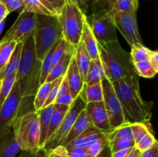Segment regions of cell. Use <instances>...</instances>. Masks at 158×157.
I'll return each instance as SVG.
<instances>
[{
    "label": "cell",
    "mask_w": 158,
    "mask_h": 157,
    "mask_svg": "<svg viewBox=\"0 0 158 157\" xmlns=\"http://www.w3.org/2000/svg\"><path fill=\"white\" fill-rule=\"evenodd\" d=\"M23 99L18 83L15 82L10 93L0 108V140L12 131L14 124L22 112Z\"/></svg>",
    "instance_id": "obj_7"
},
{
    "label": "cell",
    "mask_w": 158,
    "mask_h": 157,
    "mask_svg": "<svg viewBox=\"0 0 158 157\" xmlns=\"http://www.w3.org/2000/svg\"><path fill=\"white\" fill-rule=\"evenodd\" d=\"M5 5L9 13L17 12L19 13L24 12L25 6L22 0H0Z\"/></svg>",
    "instance_id": "obj_40"
},
{
    "label": "cell",
    "mask_w": 158,
    "mask_h": 157,
    "mask_svg": "<svg viewBox=\"0 0 158 157\" xmlns=\"http://www.w3.org/2000/svg\"><path fill=\"white\" fill-rule=\"evenodd\" d=\"M66 77L68 86H69V93H70L73 99L75 100L81 92L85 83L83 80L82 79L80 72L77 69L73 56L70 63H69V68H68L67 72L66 73Z\"/></svg>",
    "instance_id": "obj_14"
},
{
    "label": "cell",
    "mask_w": 158,
    "mask_h": 157,
    "mask_svg": "<svg viewBox=\"0 0 158 157\" xmlns=\"http://www.w3.org/2000/svg\"><path fill=\"white\" fill-rule=\"evenodd\" d=\"M66 1L73 3L75 6H77L80 9V11L86 15L88 10V6H88V1L89 0H66Z\"/></svg>",
    "instance_id": "obj_45"
},
{
    "label": "cell",
    "mask_w": 158,
    "mask_h": 157,
    "mask_svg": "<svg viewBox=\"0 0 158 157\" xmlns=\"http://www.w3.org/2000/svg\"><path fill=\"white\" fill-rule=\"evenodd\" d=\"M86 104L84 100L79 95L75 100L69 106L68 112H66V115L63 118L61 124L59 126L55 133L48 139V141L45 143L43 149L46 152H49L51 149H54L56 146L61 145L63 141L64 140L65 137L68 134L69 131L70 130L71 127L73 125L74 122L76 121L78 117L79 114L81 112L82 110L85 109Z\"/></svg>",
    "instance_id": "obj_9"
},
{
    "label": "cell",
    "mask_w": 158,
    "mask_h": 157,
    "mask_svg": "<svg viewBox=\"0 0 158 157\" xmlns=\"http://www.w3.org/2000/svg\"><path fill=\"white\" fill-rule=\"evenodd\" d=\"M157 142V141L154 137V134L151 132H149L138 143H136L135 147L137 149H139L140 152H144V151L148 150L150 148L152 147Z\"/></svg>",
    "instance_id": "obj_39"
},
{
    "label": "cell",
    "mask_w": 158,
    "mask_h": 157,
    "mask_svg": "<svg viewBox=\"0 0 158 157\" xmlns=\"http://www.w3.org/2000/svg\"><path fill=\"white\" fill-rule=\"evenodd\" d=\"M133 64H134V71L137 75L143 77V78H154L158 72V71L156 70L152 66L149 58L143 60V61L137 62Z\"/></svg>",
    "instance_id": "obj_29"
},
{
    "label": "cell",
    "mask_w": 158,
    "mask_h": 157,
    "mask_svg": "<svg viewBox=\"0 0 158 157\" xmlns=\"http://www.w3.org/2000/svg\"><path fill=\"white\" fill-rule=\"evenodd\" d=\"M69 106H65V105L55 104V103H54L53 111H52V115H51L50 123H49V129H48L47 135H46V143L48 141V139L55 133V132L57 130L59 126H60L63 118H64L65 115H66V112L69 110Z\"/></svg>",
    "instance_id": "obj_22"
},
{
    "label": "cell",
    "mask_w": 158,
    "mask_h": 157,
    "mask_svg": "<svg viewBox=\"0 0 158 157\" xmlns=\"http://www.w3.org/2000/svg\"><path fill=\"white\" fill-rule=\"evenodd\" d=\"M85 111L94 127L106 134L112 131L103 101L86 103Z\"/></svg>",
    "instance_id": "obj_13"
},
{
    "label": "cell",
    "mask_w": 158,
    "mask_h": 157,
    "mask_svg": "<svg viewBox=\"0 0 158 157\" xmlns=\"http://www.w3.org/2000/svg\"><path fill=\"white\" fill-rule=\"evenodd\" d=\"M69 154L72 155H80V156H86V148L80 147H66Z\"/></svg>",
    "instance_id": "obj_48"
},
{
    "label": "cell",
    "mask_w": 158,
    "mask_h": 157,
    "mask_svg": "<svg viewBox=\"0 0 158 157\" xmlns=\"http://www.w3.org/2000/svg\"><path fill=\"white\" fill-rule=\"evenodd\" d=\"M141 152H140L139 149H137V148L134 147V149H133V150L124 157H140L141 156Z\"/></svg>",
    "instance_id": "obj_54"
},
{
    "label": "cell",
    "mask_w": 158,
    "mask_h": 157,
    "mask_svg": "<svg viewBox=\"0 0 158 157\" xmlns=\"http://www.w3.org/2000/svg\"><path fill=\"white\" fill-rule=\"evenodd\" d=\"M108 139L106 134L89 145L86 149V155L89 157H100L103 151L108 146Z\"/></svg>",
    "instance_id": "obj_32"
},
{
    "label": "cell",
    "mask_w": 158,
    "mask_h": 157,
    "mask_svg": "<svg viewBox=\"0 0 158 157\" xmlns=\"http://www.w3.org/2000/svg\"><path fill=\"white\" fill-rule=\"evenodd\" d=\"M56 79L52 82H45L43 84L40 85L33 99V109L36 112L43 109L45 102L52 88L56 83Z\"/></svg>",
    "instance_id": "obj_27"
},
{
    "label": "cell",
    "mask_w": 158,
    "mask_h": 157,
    "mask_svg": "<svg viewBox=\"0 0 158 157\" xmlns=\"http://www.w3.org/2000/svg\"><path fill=\"white\" fill-rule=\"evenodd\" d=\"M68 92H69V86H68L67 80H66V75H65L64 77H63V80H62L61 83H60V87H59L58 92H57V97H56V98L62 96V95H65V94L68 93Z\"/></svg>",
    "instance_id": "obj_46"
},
{
    "label": "cell",
    "mask_w": 158,
    "mask_h": 157,
    "mask_svg": "<svg viewBox=\"0 0 158 157\" xmlns=\"http://www.w3.org/2000/svg\"><path fill=\"white\" fill-rule=\"evenodd\" d=\"M25 6V11L35 14L46 15H58L52 5L46 0H22Z\"/></svg>",
    "instance_id": "obj_20"
},
{
    "label": "cell",
    "mask_w": 158,
    "mask_h": 157,
    "mask_svg": "<svg viewBox=\"0 0 158 157\" xmlns=\"http://www.w3.org/2000/svg\"><path fill=\"white\" fill-rule=\"evenodd\" d=\"M35 25V14L24 11L19 13L9 30L6 32L0 42H15L16 43L23 42L26 38L32 35Z\"/></svg>",
    "instance_id": "obj_11"
},
{
    "label": "cell",
    "mask_w": 158,
    "mask_h": 157,
    "mask_svg": "<svg viewBox=\"0 0 158 157\" xmlns=\"http://www.w3.org/2000/svg\"><path fill=\"white\" fill-rule=\"evenodd\" d=\"M135 147V146H134ZM134 147L132 148H129V149H122V150H119L115 152H113L111 153V156L110 157H124L126 156L127 154H129L131 151L133 150Z\"/></svg>",
    "instance_id": "obj_52"
},
{
    "label": "cell",
    "mask_w": 158,
    "mask_h": 157,
    "mask_svg": "<svg viewBox=\"0 0 158 157\" xmlns=\"http://www.w3.org/2000/svg\"><path fill=\"white\" fill-rule=\"evenodd\" d=\"M108 141L112 139H121L134 140L132 129H131V123H126L122 126L113 129L111 132L106 134Z\"/></svg>",
    "instance_id": "obj_31"
},
{
    "label": "cell",
    "mask_w": 158,
    "mask_h": 157,
    "mask_svg": "<svg viewBox=\"0 0 158 157\" xmlns=\"http://www.w3.org/2000/svg\"><path fill=\"white\" fill-rule=\"evenodd\" d=\"M140 157H158V143H155L148 150L141 152Z\"/></svg>",
    "instance_id": "obj_47"
},
{
    "label": "cell",
    "mask_w": 158,
    "mask_h": 157,
    "mask_svg": "<svg viewBox=\"0 0 158 157\" xmlns=\"http://www.w3.org/2000/svg\"><path fill=\"white\" fill-rule=\"evenodd\" d=\"M106 133L99 130L94 126H91L87 129L82 132L79 136L74 139L69 144L65 146V147H80L87 148L89 145L92 144L97 139L103 137Z\"/></svg>",
    "instance_id": "obj_15"
},
{
    "label": "cell",
    "mask_w": 158,
    "mask_h": 157,
    "mask_svg": "<svg viewBox=\"0 0 158 157\" xmlns=\"http://www.w3.org/2000/svg\"><path fill=\"white\" fill-rule=\"evenodd\" d=\"M108 146L110 147L111 153L122 149H129L135 146V142L134 140L121 139H112L109 140Z\"/></svg>",
    "instance_id": "obj_37"
},
{
    "label": "cell",
    "mask_w": 158,
    "mask_h": 157,
    "mask_svg": "<svg viewBox=\"0 0 158 157\" xmlns=\"http://www.w3.org/2000/svg\"><path fill=\"white\" fill-rule=\"evenodd\" d=\"M138 0H117L112 9L110 13H127V12H137L138 9Z\"/></svg>",
    "instance_id": "obj_30"
},
{
    "label": "cell",
    "mask_w": 158,
    "mask_h": 157,
    "mask_svg": "<svg viewBox=\"0 0 158 157\" xmlns=\"http://www.w3.org/2000/svg\"><path fill=\"white\" fill-rule=\"evenodd\" d=\"M47 157H68V152L64 146H56L47 152Z\"/></svg>",
    "instance_id": "obj_42"
},
{
    "label": "cell",
    "mask_w": 158,
    "mask_h": 157,
    "mask_svg": "<svg viewBox=\"0 0 158 157\" xmlns=\"http://www.w3.org/2000/svg\"><path fill=\"white\" fill-rule=\"evenodd\" d=\"M76 50L75 46L69 44L63 38H60L56 45L52 58V66L60 61L68 53H74Z\"/></svg>",
    "instance_id": "obj_28"
},
{
    "label": "cell",
    "mask_w": 158,
    "mask_h": 157,
    "mask_svg": "<svg viewBox=\"0 0 158 157\" xmlns=\"http://www.w3.org/2000/svg\"><path fill=\"white\" fill-rule=\"evenodd\" d=\"M106 78V76L105 75L104 69H103L100 58L91 59L86 79H85V85L89 86V85L101 83Z\"/></svg>",
    "instance_id": "obj_21"
},
{
    "label": "cell",
    "mask_w": 158,
    "mask_h": 157,
    "mask_svg": "<svg viewBox=\"0 0 158 157\" xmlns=\"http://www.w3.org/2000/svg\"><path fill=\"white\" fill-rule=\"evenodd\" d=\"M4 26H5V20L4 21L0 22V34H1V32H2V29L3 28H4Z\"/></svg>",
    "instance_id": "obj_55"
},
{
    "label": "cell",
    "mask_w": 158,
    "mask_h": 157,
    "mask_svg": "<svg viewBox=\"0 0 158 157\" xmlns=\"http://www.w3.org/2000/svg\"><path fill=\"white\" fill-rule=\"evenodd\" d=\"M100 58L106 78L110 82L135 73L131 54L121 47L118 40L98 43Z\"/></svg>",
    "instance_id": "obj_3"
},
{
    "label": "cell",
    "mask_w": 158,
    "mask_h": 157,
    "mask_svg": "<svg viewBox=\"0 0 158 157\" xmlns=\"http://www.w3.org/2000/svg\"><path fill=\"white\" fill-rule=\"evenodd\" d=\"M63 77H64V75L60 77V78H57L56 83V84L54 85V86L52 88V89H51L50 92H49V95H48L47 99H46V102H45L44 103V106H43V108L46 107V106H49V105L51 104H54L56 99L57 97V92H58L59 87H60V83H61L62 80H63Z\"/></svg>",
    "instance_id": "obj_41"
},
{
    "label": "cell",
    "mask_w": 158,
    "mask_h": 157,
    "mask_svg": "<svg viewBox=\"0 0 158 157\" xmlns=\"http://www.w3.org/2000/svg\"><path fill=\"white\" fill-rule=\"evenodd\" d=\"M46 1L52 5V6L56 11L58 15L60 13L61 9L63 8V6L66 3V0H46Z\"/></svg>",
    "instance_id": "obj_49"
},
{
    "label": "cell",
    "mask_w": 158,
    "mask_h": 157,
    "mask_svg": "<svg viewBox=\"0 0 158 157\" xmlns=\"http://www.w3.org/2000/svg\"><path fill=\"white\" fill-rule=\"evenodd\" d=\"M81 41L83 42L86 51L89 53L91 59L100 58L98 49V42L96 39L95 36L93 34L92 30L90 29L87 18H86L83 24V32H82Z\"/></svg>",
    "instance_id": "obj_17"
},
{
    "label": "cell",
    "mask_w": 158,
    "mask_h": 157,
    "mask_svg": "<svg viewBox=\"0 0 158 157\" xmlns=\"http://www.w3.org/2000/svg\"><path fill=\"white\" fill-rule=\"evenodd\" d=\"M112 83L127 121L149 124L153 103H147L142 98L137 74L133 73Z\"/></svg>",
    "instance_id": "obj_1"
},
{
    "label": "cell",
    "mask_w": 158,
    "mask_h": 157,
    "mask_svg": "<svg viewBox=\"0 0 158 157\" xmlns=\"http://www.w3.org/2000/svg\"><path fill=\"white\" fill-rule=\"evenodd\" d=\"M19 157H47V152L43 149L36 150H21Z\"/></svg>",
    "instance_id": "obj_43"
},
{
    "label": "cell",
    "mask_w": 158,
    "mask_h": 157,
    "mask_svg": "<svg viewBox=\"0 0 158 157\" xmlns=\"http://www.w3.org/2000/svg\"><path fill=\"white\" fill-rule=\"evenodd\" d=\"M56 42V43H57ZM56 43L50 50L46 53L43 59L42 60V66H41V73H40V85L43 84L46 82V78H47L48 75L50 72L51 69L52 68V54H53L54 49L56 47Z\"/></svg>",
    "instance_id": "obj_36"
},
{
    "label": "cell",
    "mask_w": 158,
    "mask_h": 157,
    "mask_svg": "<svg viewBox=\"0 0 158 157\" xmlns=\"http://www.w3.org/2000/svg\"><path fill=\"white\" fill-rule=\"evenodd\" d=\"M9 14V11L7 10L5 5L2 2H0V22L4 21Z\"/></svg>",
    "instance_id": "obj_53"
},
{
    "label": "cell",
    "mask_w": 158,
    "mask_h": 157,
    "mask_svg": "<svg viewBox=\"0 0 158 157\" xmlns=\"http://www.w3.org/2000/svg\"><path fill=\"white\" fill-rule=\"evenodd\" d=\"M103 92V103L107 113L110 126L114 129L127 123L120 102L114 90L112 82L107 78L101 82Z\"/></svg>",
    "instance_id": "obj_10"
},
{
    "label": "cell",
    "mask_w": 158,
    "mask_h": 157,
    "mask_svg": "<svg viewBox=\"0 0 158 157\" xmlns=\"http://www.w3.org/2000/svg\"><path fill=\"white\" fill-rule=\"evenodd\" d=\"M131 129H132L135 144L138 143L147 133H148L149 132H152V129L148 126V124H145V123H131Z\"/></svg>",
    "instance_id": "obj_38"
},
{
    "label": "cell",
    "mask_w": 158,
    "mask_h": 157,
    "mask_svg": "<svg viewBox=\"0 0 158 157\" xmlns=\"http://www.w3.org/2000/svg\"><path fill=\"white\" fill-rule=\"evenodd\" d=\"M73 55L74 53H68L59 62L54 65L46 78V82H52L66 75Z\"/></svg>",
    "instance_id": "obj_26"
},
{
    "label": "cell",
    "mask_w": 158,
    "mask_h": 157,
    "mask_svg": "<svg viewBox=\"0 0 158 157\" xmlns=\"http://www.w3.org/2000/svg\"><path fill=\"white\" fill-rule=\"evenodd\" d=\"M86 18V15L77 6L67 1L58 15L63 38L75 47L81 41L83 24Z\"/></svg>",
    "instance_id": "obj_6"
},
{
    "label": "cell",
    "mask_w": 158,
    "mask_h": 157,
    "mask_svg": "<svg viewBox=\"0 0 158 157\" xmlns=\"http://www.w3.org/2000/svg\"><path fill=\"white\" fill-rule=\"evenodd\" d=\"M53 107L54 104H51L37 112L39 116V124H40V147L41 149H43L46 143V135L49 129Z\"/></svg>",
    "instance_id": "obj_19"
},
{
    "label": "cell",
    "mask_w": 158,
    "mask_h": 157,
    "mask_svg": "<svg viewBox=\"0 0 158 157\" xmlns=\"http://www.w3.org/2000/svg\"><path fill=\"white\" fill-rule=\"evenodd\" d=\"M14 137L21 150H36L40 147V124L35 109L19 116L12 128Z\"/></svg>",
    "instance_id": "obj_5"
},
{
    "label": "cell",
    "mask_w": 158,
    "mask_h": 157,
    "mask_svg": "<svg viewBox=\"0 0 158 157\" xmlns=\"http://www.w3.org/2000/svg\"><path fill=\"white\" fill-rule=\"evenodd\" d=\"M15 82V74L10 75L0 80V108L10 93Z\"/></svg>",
    "instance_id": "obj_34"
},
{
    "label": "cell",
    "mask_w": 158,
    "mask_h": 157,
    "mask_svg": "<svg viewBox=\"0 0 158 157\" xmlns=\"http://www.w3.org/2000/svg\"><path fill=\"white\" fill-rule=\"evenodd\" d=\"M73 58L75 59L77 69L80 72L82 79L85 83V79H86V74H87L89 64H90L91 58L82 41H80L78 46L76 47Z\"/></svg>",
    "instance_id": "obj_18"
},
{
    "label": "cell",
    "mask_w": 158,
    "mask_h": 157,
    "mask_svg": "<svg viewBox=\"0 0 158 157\" xmlns=\"http://www.w3.org/2000/svg\"><path fill=\"white\" fill-rule=\"evenodd\" d=\"M79 95H80L86 103L103 101V92L101 83L89 86L84 84Z\"/></svg>",
    "instance_id": "obj_25"
},
{
    "label": "cell",
    "mask_w": 158,
    "mask_h": 157,
    "mask_svg": "<svg viewBox=\"0 0 158 157\" xmlns=\"http://www.w3.org/2000/svg\"><path fill=\"white\" fill-rule=\"evenodd\" d=\"M91 126H93L92 123H91L90 120H89V117H88L87 114H86L85 109L81 111L80 114H79L78 117L77 118L76 121L74 122L73 125L71 127L70 130L69 131L68 134L66 135V136L65 137L64 140L63 141V143H61L62 146H66L67 144H69L71 141L74 139L77 138V136L80 135L82 132H84L86 129H87L88 128L90 127Z\"/></svg>",
    "instance_id": "obj_16"
},
{
    "label": "cell",
    "mask_w": 158,
    "mask_h": 157,
    "mask_svg": "<svg viewBox=\"0 0 158 157\" xmlns=\"http://www.w3.org/2000/svg\"><path fill=\"white\" fill-rule=\"evenodd\" d=\"M32 36L36 56L42 61L51 48L63 38L58 15L35 14V25Z\"/></svg>",
    "instance_id": "obj_4"
},
{
    "label": "cell",
    "mask_w": 158,
    "mask_h": 157,
    "mask_svg": "<svg viewBox=\"0 0 158 157\" xmlns=\"http://www.w3.org/2000/svg\"><path fill=\"white\" fill-rule=\"evenodd\" d=\"M111 14L114 17L116 28L123 35L131 47L135 44H143L137 26L136 12Z\"/></svg>",
    "instance_id": "obj_12"
},
{
    "label": "cell",
    "mask_w": 158,
    "mask_h": 157,
    "mask_svg": "<svg viewBox=\"0 0 158 157\" xmlns=\"http://www.w3.org/2000/svg\"><path fill=\"white\" fill-rule=\"evenodd\" d=\"M16 45L15 42H0V72L6 66Z\"/></svg>",
    "instance_id": "obj_33"
},
{
    "label": "cell",
    "mask_w": 158,
    "mask_h": 157,
    "mask_svg": "<svg viewBox=\"0 0 158 157\" xmlns=\"http://www.w3.org/2000/svg\"><path fill=\"white\" fill-rule=\"evenodd\" d=\"M87 21L98 43L103 44L118 40L114 17L110 11L102 9L95 12L91 15L90 21Z\"/></svg>",
    "instance_id": "obj_8"
},
{
    "label": "cell",
    "mask_w": 158,
    "mask_h": 157,
    "mask_svg": "<svg viewBox=\"0 0 158 157\" xmlns=\"http://www.w3.org/2000/svg\"><path fill=\"white\" fill-rule=\"evenodd\" d=\"M116 1L117 0H96L97 2L103 5V8L107 11H110V9H112L113 6L116 2Z\"/></svg>",
    "instance_id": "obj_51"
},
{
    "label": "cell",
    "mask_w": 158,
    "mask_h": 157,
    "mask_svg": "<svg viewBox=\"0 0 158 157\" xmlns=\"http://www.w3.org/2000/svg\"><path fill=\"white\" fill-rule=\"evenodd\" d=\"M42 61L36 56L33 36L31 35L23 43L21 58L15 81L20 88L23 99L34 98L40 86Z\"/></svg>",
    "instance_id": "obj_2"
},
{
    "label": "cell",
    "mask_w": 158,
    "mask_h": 157,
    "mask_svg": "<svg viewBox=\"0 0 158 157\" xmlns=\"http://www.w3.org/2000/svg\"><path fill=\"white\" fill-rule=\"evenodd\" d=\"M23 43V42L17 43L12 55L10 56V58L8 61L7 64L5 66L4 69L0 72V80L10 75L16 74L17 70H18L20 58H21Z\"/></svg>",
    "instance_id": "obj_24"
},
{
    "label": "cell",
    "mask_w": 158,
    "mask_h": 157,
    "mask_svg": "<svg viewBox=\"0 0 158 157\" xmlns=\"http://www.w3.org/2000/svg\"><path fill=\"white\" fill-rule=\"evenodd\" d=\"M149 60L151 62L154 69L158 71V52L157 51H151L149 56Z\"/></svg>",
    "instance_id": "obj_50"
},
{
    "label": "cell",
    "mask_w": 158,
    "mask_h": 157,
    "mask_svg": "<svg viewBox=\"0 0 158 157\" xmlns=\"http://www.w3.org/2000/svg\"><path fill=\"white\" fill-rule=\"evenodd\" d=\"M74 100L73 99L72 96H71L70 93L68 92V93L65 94V95H62V96L58 97V98L56 99L55 100V104H60V105H65V106H70L72 104V103Z\"/></svg>",
    "instance_id": "obj_44"
},
{
    "label": "cell",
    "mask_w": 158,
    "mask_h": 157,
    "mask_svg": "<svg viewBox=\"0 0 158 157\" xmlns=\"http://www.w3.org/2000/svg\"><path fill=\"white\" fill-rule=\"evenodd\" d=\"M20 150L12 131L0 140V157H15Z\"/></svg>",
    "instance_id": "obj_23"
},
{
    "label": "cell",
    "mask_w": 158,
    "mask_h": 157,
    "mask_svg": "<svg viewBox=\"0 0 158 157\" xmlns=\"http://www.w3.org/2000/svg\"><path fill=\"white\" fill-rule=\"evenodd\" d=\"M151 49L147 48L143 44H135L131 46V54L133 63L149 58L151 52Z\"/></svg>",
    "instance_id": "obj_35"
}]
</instances>
